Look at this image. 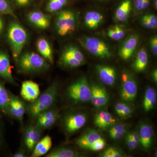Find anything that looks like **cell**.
I'll list each match as a JSON object with an SVG mask.
<instances>
[{
    "instance_id": "1",
    "label": "cell",
    "mask_w": 157,
    "mask_h": 157,
    "mask_svg": "<svg viewBox=\"0 0 157 157\" xmlns=\"http://www.w3.org/2000/svg\"><path fill=\"white\" fill-rule=\"evenodd\" d=\"M7 36L13 57L17 61L28 40L27 32L19 23L13 21L9 24Z\"/></svg>"
},
{
    "instance_id": "2",
    "label": "cell",
    "mask_w": 157,
    "mask_h": 157,
    "mask_svg": "<svg viewBox=\"0 0 157 157\" xmlns=\"http://www.w3.org/2000/svg\"><path fill=\"white\" fill-rule=\"evenodd\" d=\"M17 61L20 71L28 74L46 71L49 67L48 61L40 55L33 52L21 55Z\"/></svg>"
},
{
    "instance_id": "3",
    "label": "cell",
    "mask_w": 157,
    "mask_h": 157,
    "mask_svg": "<svg viewBox=\"0 0 157 157\" xmlns=\"http://www.w3.org/2000/svg\"><path fill=\"white\" fill-rule=\"evenodd\" d=\"M58 93V86L54 82L30 104L28 109L30 115L36 117L41 113L50 109L56 100Z\"/></svg>"
},
{
    "instance_id": "4",
    "label": "cell",
    "mask_w": 157,
    "mask_h": 157,
    "mask_svg": "<svg viewBox=\"0 0 157 157\" xmlns=\"http://www.w3.org/2000/svg\"><path fill=\"white\" fill-rule=\"evenodd\" d=\"M67 94L75 103H85L90 101L91 91L86 77H82L70 85L68 88Z\"/></svg>"
},
{
    "instance_id": "5",
    "label": "cell",
    "mask_w": 157,
    "mask_h": 157,
    "mask_svg": "<svg viewBox=\"0 0 157 157\" xmlns=\"http://www.w3.org/2000/svg\"><path fill=\"white\" fill-rule=\"evenodd\" d=\"M76 15L73 11L69 10L59 11L55 21L58 34L61 36H65L73 33L76 28Z\"/></svg>"
},
{
    "instance_id": "6",
    "label": "cell",
    "mask_w": 157,
    "mask_h": 157,
    "mask_svg": "<svg viewBox=\"0 0 157 157\" xmlns=\"http://www.w3.org/2000/svg\"><path fill=\"white\" fill-rule=\"evenodd\" d=\"M82 45L93 55L101 59H109L111 52L109 46L104 41L94 37H85L80 40Z\"/></svg>"
},
{
    "instance_id": "7",
    "label": "cell",
    "mask_w": 157,
    "mask_h": 157,
    "mask_svg": "<svg viewBox=\"0 0 157 157\" xmlns=\"http://www.w3.org/2000/svg\"><path fill=\"white\" fill-rule=\"evenodd\" d=\"M121 97L123 101L132 102L137 95V82L134 76L128 71L124 70L122 73Z\"/></svg>"
},
{
    "instance_id": "8",
    "label": "cell",
    "mask_w": 157,
    "mask_h": 157,
    "mask_svg": "<svg viewBox=\"0 0 157 157\" xmlns=\"http://www.w3.org/2000/svg\"><path fill=\"white\" fill-rule=\"evenodd\" d=\"M60 61L68 67H78L84 63V56L77 47L70 45L63 51L61 56Z\"/></svg>"
},
{
    "instance_id": "9",
    "label": "cell",
    "mask_w": 157,
    "mask_h": 157,
    "mask_svg": "<svg viewBox=\"0 0 157 157\" xmlns=\"http://www.w3.org/2000/svg\"><path fill=\"white\" fill-rule=\"evenodd\" d=\"M139 41L138 35H131L122 44L119 51L120 57L124 60H128L132 57Z\"/></svg>"
},
{
    "instance_id": "10",
    "label": "cell",
    "mask_w": 157,
    "mask_h": 157,
    "mask_svg": "<svg viewBox=\"0 0 157 157\" xmlns=\"http://www.w3.org/2000/svg\"><path fill=\"white\" fill-rule=\"evenodd\" d=\"M25 111V105L22 101L17 96L9 94L8 114L18 120L22 121Z\"/></svg>"
},
{
    "instance_id": "11",
    "label": "cell",
    "mask_w": 157,
    "mask_h": 157,
    "mask_svg": "<svg viewBox=\"0 0 157 157\" xmlns=\"http://www.w3.org/2000/svg\"><path fill=\"white\" fill-rule=\"evenodd\" d=\"M90 88V101L92 104L98 107L106 106L109 100V96L106 90L97 84L92 85Z\"/></svg>"
},
{
    "instance_id": "12",
    "label": "cell",
    "mask_w": 157,
    "mask_h": 157,
    "mask_svg": "<svg viewBox=\"0 0 157 157\" xmlns=\"http://www.w3.org/2000/svg\"><path fill=\"white\" fill-rule=\"evenodd\" d=\"M104 139L95 130H91L81 135L76 140L77 146L84 150H90L96 143Z\"/></svg>"
},
{
    "instance_id": "13",
    "label": "cell",
    "mask_w": 157,
    "mask_h": 157,
    "mask_svg": "<svg viewBox=\"0 0 157 157\" xmlns=\"http://www.w3.org/2000/svg\"><path fill=\"white\" fill-rule=\"evenodd\" d=\"M39 85L35 82L26 80L21 85V95L25 101L29 102L35 101L40 95Z\"/></svg>"
},
{
    "instance_id": "14",
    "label": "cell",
    "mask_w": 157,
    "mask_h": 157,
    "mask_svg": "<svg viewBox=\"0 0 157 157\" xmlns=\"http://www.w3.org/2000/svg\"><path fill=\"white\" fill-rule=\"evenodd\" d=\"M86 121V117L82 113H75L69 116L65 121L66 131L69 133H73L78 131L85 124Z\"/></svg>"
},
{
    "instance_id": "15",
    "label": "cell",
    "mask_w": 157,
    "mask_h": 157,
    "mask_svg": "<svg viewBox=\"0 0 157 157\" xmlns=\"http://www.w3.org/2000/svg\"><path fill=\"white\" fill-rule=\"evenodd\" d=\"M58 117L56 111L48 109L39 114L36 118V127L39 129L49 128L54 124Z\"/></svg>"
},
{
    "instance_id": "16",
    "label": "cell",
    "mask_w": 157,
    "mask_h": 157,
    "mask_svg": "<svg viewBox=\"0 0 157 157\" xmlns=\"http://www.w3.org/2000/svg\"><path fill=\"white\" fill-rule=\"evenodd\" d=\"M27 18L31 24L40 29H46L50 26V17L41 11H31L27 15Z\"/></svg>"
},
{
    "instance_id": "17",
    "label": "cell",
    "mask_w": 157,
    "mask_h": 157,
    "mask_svg": "<svg viewBox=\"0 0 157 157\" xmlns=\"http://www.w3.org/2000/svg\"><path fill=\"white\" fill-rule=\"evenodd\" d=\"M0 77L11 84H14L9 55L0 51Z\"/></svg>"
},
{
    "instance_id": "18",
    "label": "cell",
    "mask_w": 157,
    "mask_h": 157,
    "mask_svg": "<svg viewBox=\"0 0 157 157\" xmlns=\"http://www.w3.org/2000/svg\"><path fill=\"white\" fill-rule=\"evenodd\" d=\"M97 73L101 81L104 84L112 86L115 83L116 72L114 68L109 66L97 65Z\"/></svg>"
},
{
    "instance_id": "19",
    "label": "cell",
    "mask_w": 157,
    "mask_h": 157,
    "mask_svg": "<svg viewBox=\"0 0 157 157\" xmlns=\"http://www.w3.org/2000/svg\"><path fill=\"white\" fill-rule=\"evenodd\" d=\"M154 130L152 127L147 124H143L140 126L139 131L140 143L144 149L150 148L152 142Z\"/></svg>"
},
{
    "instance_id": "20",
    "label": "cell",
    "mask_w": 157,
    "mask_h": 157,
    "mask_svg": "<svg viewBox=\"0 0 157 157\" xmlns=\"http://www.w3.org/2000/svg\"><path fill=\"white\" fill-rule=\"evenodd\" d=\"M40 138L41 133L39 128L36 126H30L27 128L25 133V142L29 151H33Z\"/></svg>"
},
{
    "instance_id": "21",
    "label": "cell",
    "mask_w": 157,
    "mask_h": 157,
    "mask_svg": "<svg viewBox=\"0 0 157 157\" xmlns=\"http://www.w3.org/2000/svg\"><path fill=\"white\" fill-rule=\"evenodd\" d=\"M116 120L109 113L101 111L96 114L94 123L99 128L105 130L109 127L112 126L116 122Z\"/></svg>"
},
{
    "instance_id": "22",
    "label": "cell",
    "mask_w": 157,
    "mask_h": 157,
    "mask_svg": "<svg viewBox=\"0 0 157 157\" xmlns=\"http://www.w3.org/2000/svg\"><path fill=\"white\" fill-rule=\"evenodd\" d=\"M36 45L37 49L40 55L48 63H53V52L47 40L44 38H39L37 41Z\"/></svg>"
},
{
    "instance_id": "23",
    "label": "cell",
    "mask_w": 157,
    "mask_h": 157,
    "mask_svg": "<svg viewBox=\"0 0 157 157\" xmlns=\"http://www.w3.org/2000/svg\"><path fill=\"white\" fill-rule=\"evenodd\" d=\"M52 141L51 137L47 135L39 140L33 150L32 157H39L46 154L51 148Z\"/></svg>"
},
{
    "instance_id": "24",
    "label": "cell",
    "mask_w": 157,
    "mask_h": 157,
    "mask_svg": "<svg viewBox=\"0 0 157 157\" xmlns=\"http://www.w3.org/2000/svg\"><path fill=\"white\" fill-rule=\"evenodd\" d=\"M104 16L96 11H90L85 15L84 21L86 26L90 29H95L103 22Z\"/></svg>"
},
{
    "instance_id": "25",
    "label": "cell",
    "mask_w": 157,
    "mask_h": 157,
    "mask_svg": "<svg viewBox=\"0 0 157 157\" xmlns=\"http://www.w3.org/2000/svg\"><path fill=\"white\" fill-rule=\"evenodd\" d=\"M132 9V0H124L116 11L115 19L119 21H126L128 19Z\"/></svg>"
},
{
    "instance_id": "26",
    "label": "cell",
    "mask_w": 157,
    "mask_h": 157,
    "mask_svg": "<svg viewBox=\"0 0 157 157\" xmlns=\"http://www.w3.org/2000/svg\"><path fill=\"white\" fill-rule=\"evenodd\" d=\"M147 52L144 48H140L136 55L135 61L132 64V68L137 72H142L146 69L148 64Z\"/></svg>"
},
{
    "instance_id": "27",
    "label": "cell",
    "mask_w": 157,
    "mask_h": 157,
    "mask_svg": "<svg viewBox=\"0 0 157 157\" xmlns=\"http://www.w3.org/2000/svg\"><path fill=\"white\" fill-rule=\"evenodd\" d=\"M156 103V92L153 88L147 87L143 100V105L144 111L148 112L153 109Z\"/></svg>"
},
{
    "instance_id": "28",
    "label": "cell",
    "mask_w": 157,
    "mask_h": 157,
    "mask_svg": "<svg viewBox=\"0 0 157 157\" xmlns=\"http://www.w3.org/2000/svg\"><path fill=\"white\" fill-rule=\"evenodd\" d=\"M79 156L77 152L71 148L60 147L52 151L46 157H76Z\"/></svg>"
},
{
    "instance_id": "29",
    "label": "cell",
    "mask_w": 157,
    "mask_h": 157,
    "mask_svg": "<svg viewBox=\"0 0 157 157\" xmlns=\"http://www.w3.org/2000/svg\"><path fill=\"white\" fill-rule=\"evenodd\" d=\"M9 101V94L0 82V110L5 113H8Z\"/></svg>"
},
{
    "instance_id": "30",
    "label": "cell",
    "mask_w": 157,
    "mask_h": 157,
    "mask_svg": "<svg viewBox=\"0 0 157 157\" xmlns=\"http://www.w3.org/2000/svg\"><path fill=\"white\" fill-rule=\"evenodd\" d=\"M127 132L126 127L122 124L113 125L109 131L110 137L113 140H118L122 138Z\"/></svg>"
},
{
    "instance_id": "31",
    "label": "cell",
    "mask_w": 157,
    "mask_h": 157,
    "mask_svg": "<svg viewBox=\"0 0 157 157\" xmlns=\"http://www.w3.org/2000/svg\"><path fill=\"white\" fill-rule=\"evenodd\" d=\"M107 35L113 40L118 41L123 39L125 36V33L121 25H115L108 30Z\"/></svg>"
},
{
    "instance_id": "32",
    "label": "cell",
    "mask_w": 157,
    "mask_h": 157,
    "mask_svg": "<svg viewBox=\"0 0 157 157\" xmlns=\"http://www.w3.org/2000/svg\"><path fill=\"white\" fill-rule=\"evenodd\" d=\"M68 0H48L46 10L50 13H53L61 10L67 4Z\"/></svg>"
},
{
    "instance_id": "33",
    "label": "cell",
    "mask_w": 157,
    "mask_h": 157,
    "mask_svg": "<svg viewBox=\"0 0 157 157\" xmlns=\"http://www.w3.org/2000/svg\"><path fill=\"white\" fill-rule=\"evenodd\" d=\"M0 15H10L16 17L8 0H0Z\"/></svg>"
},
{
    "instance_id": "34",
    "label": "cell",
    "mask_w": 157,
    "mask_h": 157,
    "mask_svg": "<svg viewBox=\"0 0 157 157\" xmlns=\"http://www.w3.org/2000/svg\"><path fill=\"white\" fill-rule=\"evenodd\" d=\"M104 157H121L123 156L122 154L117 149L110 147L104 151L102 155Z\"/></svg>"
},
{
    "instance_id": "35",
    "label": "cell",
    "mask_w": 157,
    "mask_h": 157,
    "mask_svg": "<svg viewBox=\"0 0 157 157\" xmlns=\"http://www.w3.org/2000/svg\"><path fill=\"white\" fill-rule=\"evenodd\" d=\"M125 141L127 146L128 147L129 149L131 150H135V149L137 148V147L139 145V144L135 142V140L132 139L129 133L127 134L126 137Z\"/></svg>"
},
{
    "instance_id": "36",
    "label": "cell",
    "mask_w": 157,
    "mask_h": 157,
    "mask_svg": "<svg viewBox=\"0 0 157 157\" xmlns=\"http://www.w3.org/2000/svg\"><path fill=\"white\" fill-rule=\"evenodd\" d=\"M140 22L141 25L145 28L149 29H155L157 28L146 17L145 14L143 15L140 18Z\"/></svg>"
},
{
    "instance_id": "37",
    "label": "cell",
    "mask_w": 157,
    "mask_h": 157,
    "mask_svg": "<svg viewBox=\"0 0 157 157\" xmlns=\"http://www.w3.org/2000/svg\"><path fill=\"white\" fill-rule=\"evenodd\" d=\"M133 109L132 107L127 104L123 110L121 112L119 116L122 118H128L131 116L133 113Z\"/></svg>"
},
{
    "instance_id": "38",
    "label": "cell",
    "mask_w": 157,
    "mask_h": 157,
    "mask_svg": "<svg viewBox=\"0 0 157 157\" xmlns=\"http://www.w3.org/2000/svg\"><path fill=\"white\" fill-rule=\"evenodd\" d=\"M150 45L151 49L153 54L155 56L157 55V36H153L151 37L150 40Z\"/></svg>"
},
{
    "instance_id": "39",
    "label": "cell",
    "mask_w": 157,
    "mask_h": 157,
    "mask_svg": "<svg viewBox=\"0 0 157 157\" xmlns=\"http://www.w3.org/2000/svg\"><path fill=\"white\" fill-rule=\"evenodd\" d=\"M33 0H12L17 7H25L29 6Z\"/></svg>"
},
{
    "instance_id": "40",
    "label": "cell",
    "mask_w": 157,
    "mask_h": 157,
    "mask_svg": "<svg viewBox=\"0 0 157 157\" xmlns=\"http://www.w3.org/2000/svg\"><path fill=\"white\" fill-rule=\"evenodd\" d=\"M126 105L127 104L124 103H121V102L116 104L114 108H115V112L118 115H119L121 112L123 110L124 108L125 107Z\"/></svg>"
},
{
    "instance_id": "41",
    "label": "cell",
    "mask_w": 157,
    "mask_h": 157,
    "mask_svg": "<svg viewBox=\"0 0 157 157\" xmlns=\"http://www.w3.org/2000/svg\"><path fill=\"white\" fill-rule=\"evenodd\" d=\"M147 18L150 21V22L155 25L157 27V16L154 14H145Z\"/></svg>"
},
{
    "instance_id": "42",
    "label": "cell",
    "mask_w": 157,
    "mask_h": 157,
    "mask_svg": "<svg viewBox=\"0 0 157 157\" xmlns=\"http://www.w3.org/2000/svg\"><path fill=\"white\" fill-rule=\"evenodd\" d=\"M143 0H135V9L137 11H142V4Z\"/></svg>"
},
{
    "instance_id": "43",
    "label": "cell",
    "mask_w": 157,
    "mask_h": 157,
    "mask_svg": "<svg viewBox=\"0 0 157 157\" xmlns=\"http://www.w3.org/2000/svg\"><path fill=\"white\" fill-rule=\"evenodd\" d=\"M131 137H132V139H133L135 142H137V143L139 144L140 143V140H139V134L137 132H133L129 133Z\"/></svg>"
},
{
    "instance_id": "44",
    "label": "cell",
    "mask_w": 157,
    "mask_h": 157,
    "mask_svg": "<svg viewBox=\"0 0 157 157\" xmlns=\"http://www.w3.org/2000/svg\"><path fill=\"white\" fill-rule=\"evenodd\" d=\"M150 4V0H143L142 4V10L147 9Z\"/></svg>"
},
{
    "instance_id": "45",
    "label": "cell",
    "mask_w": 157,
    "mask_h": 157,
    "mask_svg": "<svg viewBox=\"0 0 157 157\" xmlns=\"http://www.w3.org/2000/svg\"><path fill=\"white\" fill-rule=\"evenodd\" d=\"M5 26V22L2 17H0V35L2 33Z\"/></svg>"
},
{
    "instance_id": "46",
    "label": "cell",
    "mask_w": 157,
    "mask_h": 157,
    "mask_svg": "<svg viewBox=\"0 0 157 157\" xmlns=\"http://www.w3.org/2000/svg\"><path fill=\"white\" fill-rule=\"evenodd\" d=\"M152 78L155 82H157V70L156 69L153 70L151 73Z\"/></svg>"
},
{
    "instance_id": "47",
    "label": "cell",
    "mask_w": 157,
    "mask_h": 157,
    "mask_svg": "<svg viewBox=\"0 0 157 157\" xmlns=\"http://www.w3.org/2000/svg\"><path fill=\"white\" fill-rule=\"evenodd\" d=\"M25 154L23 151L17 152L16 153L14 154L12 157H25Z\"/></svg>"
},
{
    "instance_id": "48",
    "label": "cell",
    "mask_w": 157,
    "mask_h": 157,
    "mask_svg": "<svg viewBox=\"0 0 157 157\" xmlns=\"http://www.w3.org/2000/svg\"><path fill=\"white\" fill-rule=\"evenodd\" d=\"M157 0H155L154 1V7L155 9H157Z\"/></svg>"
},
{
    "instance_id": "49",
    "label": "cell",
    "mask_w": 157,
    "mask_h": 157,
    "mask_svg": "<svg viewBox=\"0 0 157 157\" xmlns=\"http://www.w3.org/2000/svg\"><path fill=\"white\" fill-rule=\"evenodd\" d=\"M0 141H1V131H0Z\"/></svg>"
}]
</instances>
